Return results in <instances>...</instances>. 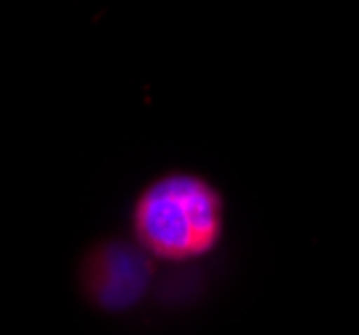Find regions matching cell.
<instances>
[{
    "label": "cell",
    "mask_w": 359,
    "mask_h": 335,
    "mask_svg": "<svg viewBox=\"0 0 359 335\" xmlns=\"http://www.w3.org/2000/svg\"><path fill=\"white\" fill-rule=\"evenodd\" d=\"M132 226L137 244L153 258H201L223 239V196L198 175L172 172L137 196Z\"/></svg>",
    "instance_id": "6da1fadb"
},
{
    "label": "cell",
    "mask_w": 359,
    "mask_h": 335,
    "mask_svg": "<svg viewBox=\"0 0 359 335\" xmlns=\"http://www.w3.org/2000/svg\"><path fill=\"white\" fill-rule=\"evenodd\" d=\"M153 282V263L140 244H97L83 263V285L94 303L105 311H126L137 306Z\"/></svg>",
    "instance_id": "7a4b0ae2"
}]
</instances>
